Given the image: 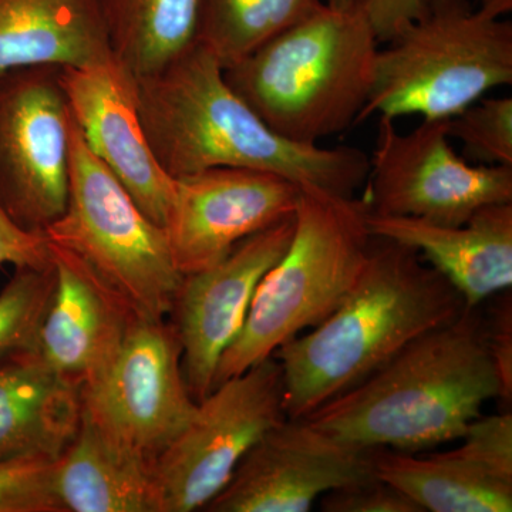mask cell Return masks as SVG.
<instances>
[{
  "label": "cell",
  "instance_id": "obj_28",
  "mask_svg": "<svg viewBox=\"0 0 512 512\" xmlns=\"http://www.w3.org/2000/svg\"><path fill=\"white\" fill-rule=\"evenodd\" d=\"M485 342L498 382L500 399L512 403V299L511 291L503 292L490 313L484 316Z\"/></svg>",
  "mask_w": 512,
  "mask_h": 512
},
{
  "label": "cell",
  "instance_id": "obj_6",
  "mask_svg": "<svg viewBox=\"0 0 512 512\" xmlns=\"http://www.w3.org/2000/svg\"><path fill=\"white\" fill-rule=\"evenodd\" d=\"M384 45L357 124L372 116L450 120L512 84V23L488 18L470 0H429Z\"/></svg>",
  "mask_w": 512,
  "mask_h": 512
},
{
  "label": "cell",
  "instance_id": "obj_17",
  "mask_svg": "<svg viewBox=\"0 0 512 512\" xmlns=\"http://www.w3.org/2000/svg\"><path fill=\"white\" fill-rule=\"evenodd\" d=\"M367 227L373 237L416 249L460 292L467 308L511 291L512 202L487 205L460 225L369 211Z\"/></svg>",
  "mask_w": 512,
  "mask_h": 512
},
{
  "label": "cell",
  "instance_id": "obj_27",
  "mask_svg": "<svg viewBox=\"0 0 512 512\" xmlns=\"http://www.w3.org/2000/svg\"><path fill=\"white\" fill-rule=\"evenodd\" d=\"M319 504L323 512H423L409 495L376 474L330 490Z\"/></svg>",
  "mask_w": 512,
  "mask_h": 512
},
{
  "label": "cell",
  "instance_id": "obj_3",
  "mask_svg": "<svg viewBox=\"0 0 512 512\" xmlns=\"http://www.w3.org/2000/svg\"><path fill=\"white\" fill-rule=\"evenodd\" d=\"M493 399H500V382L484 315L466 308L306 420L356 447L419 454L460 440Z\"/></svg>",
  "mask_w": 512,
  "mask_h": 512
},
{
  "label": "cell",
  "instance_id": "obj_2",
  "mask_svg": "<svg viewBox=\"0 0 512 512\" xmlns=\"http://www.w3.org/2000/svg\"><path fill=\"white\" fill-rule=\"evenodd\" d=\"M466 308L460 292L416 249L373 237L338 308L275 352L284 370L286 416L306 419Z\"/></svg>",
  "mask_w": 512,
  "mask_h": 512
},
{
  "label": "cell",
  "instance_id": "obj_19",
  "mask_svg": "<svg viewBox=\"0 0 512 512\" xmlns=\"http://www.w3.org/2000/svg\"><path fill=\"white\" fill-rule=\"evenodd\" d=\"M113 57L100 0H0V74Z\"/></svg>",
  "mask_w": 512,
  "mask_h": 512
},
{
  "label": "cell",
  "instance_id": "obj_10",
  "mask_svg": "<svg viewBox=\"0 0 512 512\" xmlns=\"http://www.w3.org/2000/svg\"><path fill=\"white\" fill-rule=\"evenodd\" d=\"M83 416L154 461L197 414L173 323L137 318L119 352L82 386Z\"/></svg>",
  "mask_w": 512,
  "mask_h": 512
},
{
  "label": "cell",
  "instance_id": "obj_23",
  "mask_svg": "<svg viewBox=\"0 0 512 512\" xmlns=\"http://www.w3.org/2000/svg\"><path fill=\"white\" fill-rule=\"evenodd\" d=\"M323 3V0H201L195 42L212 53L222 69H228L308 18Z\"/></svg>",
  "mask_w": 512,
  "mask_h": 512
},
{
  "label": "cell",
  "instance_id": "obj_29",
  "mask_svg": "<svg viewBox=\"0 0 512 512\" xmlns=\"http://www.w3.org/2000/svg\"><path fill=\"white\" fill-rule=\"evenodd\" d=\"M45 266L50 264L47 238L20 228L0 205V266Z\"/></svg>",
  "mask_w": 512,
  "mask_h": 512
},
{
  "label": "cell",
  "instance_id": "obj_20",
  "mask_svg": "<svg viewBox=\"0 0 512 512\" xmlns=\"http://www.w3.org/2000/svg\"><path fill=\"white\" fill-rule=\"evenodd\" d=\"M55 490L64 512H160L154 461L83 413L76 437L56 460Z\"/></svg>",
  "mask_w": 512,
  "mask_h": 512
},
{
  "label": "cell",
  "instance_id": "obj_25",
  "mask_svg": "<svg viewBox=\"0 0 512 512\" xmlns=\"http://www.w3.org/2000/svg\"><path fill=\"white\" fill-rule=\"evenodd\" d=\"M461 157L476 165L512 167V97H483L447 120Z\"/></svg>",
  "mask_w": 512,
  "mask_h": 512
},
{
  "label": "cell",
  "instance_id": "obj_12",
  "mask_svg": "<svg viewBox=\"0 0 512 512\" xmlns=\"http://www.w3.org/2000/svg\"><path fill=\"white\" fill-rule=\"evenodd\" d=\"M301 187L248 168H211L174 178L165 231L181 275L218 264L239 242L295 215Z\"/></svg>",
  "mask_w": 512,
  "mask_h": 512
},
{
  "label": "cell",
  "instance_id": "obj_5",
  "mask_svg": "<svg viewBox=\"0 0 512 512\" xmlns=\"http://www.w3.org/2000/svg\"><path fill=\"white\" fill-rule=\"evenodd\" d=\"M363 198L301 188L288 251L256 289L241 332L225 350L215 387L320 325L356 284L372 245Z\"/></svg>",
  "mask_w": 512,
  "mask_h": 512
},
{
  "label": "cell",
  "instance_id": "obj_16",
  "mask_svg": "<svg viewBox=\"0 0 512 512\" xmlns=\"http://www.w3.org/2000/svg\"><path fill=\"white\" fill-rule=\"evenodd\" d=\"M49 249L55 289L33 352L83 386L113 360L138 316L79 256L52 242Z\"/></svg>",
  "mask_w": 512,
  "mask_h": 512
},
{
  "label": "cell",
  "instance_id": "obj_8",
  "mask_svg": "<svg viewBox=\"0 0 512 512\" xmlns=\"http://www.w3.org/2000/svg\"><path fill=\"white\" fill-rule=\"evenodd\" d=\"M285 419L284 370L275 356L218 384L154 460L160 512L204 510L256 441Z\"/></svg>",
  "mask_w": 512,
  "mask_h": 512
},
{
  "label": "cell",
  "instance_id": "obj_32",
  "mask_svg": "<svg viewBox=\"0 0 512 512\" xmlns=\"http://www.w3.org/2000/svg\"><path fill=\"white\" fill-rule=\"evenodd\" d=\"M330 8L350 9L356 5V0H323Z\"/></svg>",
  "mask_w": 512,
  "mask_h": 512
},
{
  "label": "cell",
  "instance_id": "obj_11",
  "mask_svg": "<svg viewBox=\"0 0 512 512\" xmlns=\"http://www.w3.org/2000/svg\"><path fill=\"white\" fill-rule=\"evenodd\" d=\"M72 121L56 67L0 74V205L33 234L66 208Z\"/></svg>",
  "mask_w": 512,
  "mask_h": 512
},
{
  "label": "cell",
  "instance_id": "obj_24",
  "mask_svg": "<svg viewBox=\"0 0 512 512\" xmlns=\"http://www.w3.org/2000/svg\"><path fill=\"white\" fill-rule=\"evenodd\" d=\"M55 282L52 258L49 265L16 268L0 292V363L35 350Z\"/></svg>",
  "mask_w": 512,
  "mask_h": 512
},
{
  "label": "cell",
  "instance_id": "obj_4",
  "mask_svg": "<svg viewBox=\"0 0 512 512\" xmlns=\"http://www.w3.org/2000/svg\"><path fill=\"white\" fill-rule=\"evenodd\" d=\"M379 45L356 5L323 3L224 76L276 134L315 146L357 124L375 82Z\"/></svg>",
  "mask_w": 512,
  "mask_h": 512
},
{
  "label": "cell",
  "instance_id": "obj_1",
  "mask_svg": "<svg viewBox=\"0 0 512 512\" xmlns=\"http://www.w3.org/2000/svg\"><path fill=\"white\" fill-rule=\"evenodd\" d=\"M136 80L141 124L171 178L248 168L340 197H355L366 183L369 157L362 150L308 146L279 136L232 90L220 62L200 43Z\"/></svg>",
  "mask_w": 512,
  "mask_h": 512
},
{
  "label": "cell",
  "instance_id": "obj_9",
  "mask_svg": "<svg viewBox=\"0 0 512 512\" xmlns=\"http://www.w3.org/2000/svg\"><path fill=\"white\" fill-rule=\"evenodd\" d=\"M363 200L372 214L464 224L487 205L512 202V167L468 163L451 146L447 120L402 134L380 117Z\"/></svg>",
  "mask_w": 512,
  "mask_h": 512
},
{
  "label": "cell",
  "instance_id": "obj_30",
  "mask_svg": "<svg viewBox=\"0 0 512 512\" xmlns=\"http://www.w3.org/2000/svg\"><path fill=\"white\" fill-rule=\"evenodd\" d=\"M429 0H356L379 43L392 39L394 33L410 20L419 18Z\"/></svg>",
  "mask_w": 512,
  "mask_h": 512
},
{
  "label": "cell",
  "instance_id": "obj_31",
  "mask_svg": "<svg viewBox=\"0 0 512 512\" xmlns=\"http://www.w3.org/2000/svg\"><path fill=\"white\" fill-rule=\"evenodd\" d=\"M476 9L488 18L503 19L512 12V0H478Z\"/></svg>",
  "mask_w": 512,
  "mask_h": 512
},
{
  "label": "cell",
  "instance_id": "obj_15",
  "mask_svg": "<svg viewBox=\"0 0 512 512\" xmlns=\"http://www.w3.org/2000/svg\"><path fill=\"white\" fill-rule=\"evenodd\" d=\"M74 123L90 151L126 188L138 208L165 228L174 178L158 164L138 113L137 80L116 59L59 69Z\"/></svg>",
  "mask_w": 512,
  "mask_h": 512
},
{
  "label": "cell",
  "instance_id": "obj_21",
  "mask_svg": "<svg viewBox=\"0 0 512 512\" xmlns=\"http://www.w3.org/2000/svg\"><path fill=\"white\" fill-rule=\"evenodd\" d=\"M373 470L423 512L512 511V481L495 476L460 447L423 456L375 448Z\"/></svg>",
  "mask_w": 512,
  "mask_h": 512
},
{
  "label": "cell",
  "instance_id": "obj_26",
  "mask_svg": "<svg viewBox=\"0 0 512 512\" xmlns=\"http://www.w3.org/2000/svg\"><path fill=\"white\" fill-rule=\"evenodd\" d=\"M56 460L0 461V512H64L55 490Z\"/></svg>",
  "mask_w": 512,
  "mask_h": 512
},
{
  "label": "cell",
  "instance_id": "obj_14",
  "mask_svg": "<svg viewBox=\"0 0 512 512\" xmlns=\"http://www.w3.org/2000/svg\"><path fill=\"white\" fill-rule=\"evenodd\" d=\"M293 231L295 215L239 242L211 268L183 276L171 315L195 402L214 390L221 357L241 332L262 279L288 251Z\"/></svg>",
  "mask_w": 512,
  "mask_h": 512
},
{
  "label": "cell",
  "instance_id": "obj_13",
  "mask_svg": "<svg viewBox=\"0 0 512 512\" xmlns=\"http://www.w3.org/2000/svg\"><path fill=\"white\" fill-rule=\"evenodd\" d=\"M373 474V450L336 439L306 419H285L256 441L204 511H311L323 494Z\"/></svg>",
  "mask_w": 512,
  "mask_h": 512
},
{
  "label": "cell",
  "instance_id": "obj_18",
  "mask_svg": "<svg viewBox=\"0 0 512 512\" xmlns=\"http://www.w3.org/2000/svg\"><path fill=\"white\" fill-rule=\"evenodd\" d=\"M82 386L35 352L0 363V461L57 460L82 423Z\"/></svg>",
  "mask_w": 512,
  "mask_h": 512
},
{
  "label": "cell",
  "instance_id": "obj_22",
  "mask_svg": "<svg viewBox=\"0 0 512 512\" xmlns=\"http://www.w3.org/2000/svg\"><path fill=\"white\" fill-rule=\"evenodd\" d=\"M113 53L136 79L163 69L197 39L201 0H100Z\"/></svg>",
  "mask_w": 512,
  "mask_h": 512
},
{
  "label": "cell",
  "instance_id": "obj_7",
  "mask_svg": "<svg viewBox=\"0 0 512 512\" xmlns=\"http://www.w3.org/2000/svg\"><path fill=\"white\" fill-rule=\"evenodd\" d=\"M45 237L86 262L138 318L165 320L173 312L183 275L174 264L167 231L138 208L94 156L74 120L67 204Z\"/></svg>",
  "mask_w": 512,
  "mask_h": 512
}]
</instances>
